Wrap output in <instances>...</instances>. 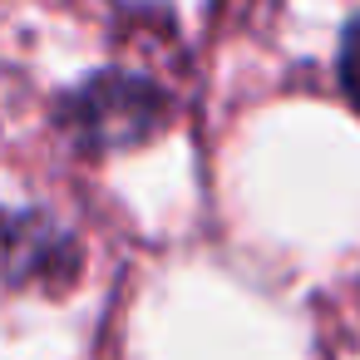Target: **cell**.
Masks as SVG:
<instances>
[{
  "label": "cell",
  "instance_id": "7a4b0ae2",
  "mask_svg": "<svg viewBox=\"0 0 360 360\" xmlns=\"http://www.w3.org/2000/svg\"><path fill=\"white\" fill-rule=\"evenodd\" d=\"M340 84H345V94L360 104V20L345 30V40H340Z\"/></svg>",
  "mask_w": 360,
  "mask_h": 360
},
{
  "label": "cell",
  "instance_id": "6da1fadb",
  "mask_svg": "<svg viewBox=\"0 0 360 360\" xmlns=\"http://www.w3.org/2000/svg\"><path fill=\"white\" fill-rule=\"evenodd\" d=\"M70 124L84 143L94 148H124L148 139L163 124V99L158 89H148L143 79H124V75H104L94 84H84L70 104Z\"/></svg>",
  "mask_w": 360,
  "mask_h": 360
}]
</instances>
